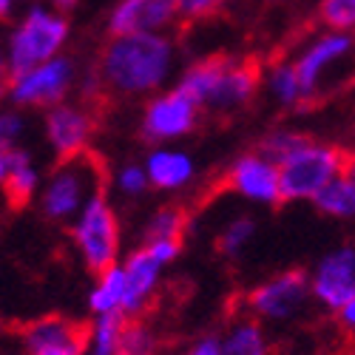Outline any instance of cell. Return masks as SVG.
Instances as JSON below:
<instances>
[{
    "label": "cell",
    "mask_w": 355,
    "mask_h": 355,
    "mask_svg": "<svg viewBox=\"0 0 355 355\" xmlns=\"http://www.w3.org/2000/svg\"><path fill=\"white\" fill-rule=\"evenodd\" d=\"M23 355H83L85 327L69 315H43L20 330Z\"/></svg>",
    "instance_id": "obj_15"
},
{
    "label": "cell",
    "mask_w": 355,
    "mask_h": 355,
    "mask_svg": "<svg viewBox=\"0 0 355 355\" xmlns=\"http://www.w3.org/2000/svg\"><path fill=\"white\" fill-rule=\"evenodd\" d=\"M307 139H310V134H304V131L276 128V131H270V134H264V139L259 142V151H261L264 157H270V159L279 165L284 157H290L295 148H302Z\"/></svg>",
    "instance_id": "obj_28"
},
{
    "label": "cell",
    "mask_w": 355,
    "mask_h": 355,
    "mask_svg": "<svg viewBox=\"0 0 355 355\" xmlns=\"http://www.w3.org/2000/svg\"><path fill=\"white\" fill-rule=\"evenodd\" d=\"M162 341L145 318H128V327L120 341V355H159Z\"/></svg>",
    "instance_id": "obj_26"
},
{
    "label": "cell",
    "mask_w": 355,
    "mask_h": 355,
    "mask_svg": "<svg viewBox=\"0 0 355 355\" xmlns=\"http://www.w3.org/2000/svg\"><path fill=\"white\" fill-rule=\"evenodd\" d=\"M222 355H270V336L264 330V321L253 315L233 318L219 333Z\"/></svg>",
    "instance_id": "obj_19"
},
{
    "label": "cell",
    "mask_w": 355,
    "mask_h": 355,
    "mask_svg": "<svg viewBox=\"0 0 355 355\" xmlns=\"http://www.w3.org/2000/svg\"><path fill=\"white\" fill-rule=\"evenodd\" d=\"M111 185L120 191V196H125V199H139V196H145L148 191H151L154 185H151V176H148V168H145V162L139 165V162H125V165H120L114 171V176H111Z\"/></svg>",
    "instance_id": "obj_27"
},
{
    "label": "cell",
    "mask_w": 355,
    "mask_h": 355,
    "mask_svg": "<svg viewBox=\"0 0 355 355\" xmlns=\"http://www.w3.org/2000/svg\"><path fill=\"white\" fill-rule=\"evenodd\" d=\"M145 168H148V176H151L154 191H162V193H176L188 188L196 173L193 159L185 151H180V148H168V145L151 148L145 157Z\"/></svg>",
    "instance_id": "obj_18"
},
{
    "label": "cell",
    "mask_w": 355,
    "mask_h": 355,
    "mask_svg": "<svg viewBox=\"0 0 355 355\" xmlns=\"http://www.w3.org/2000/svg\"><path fill=\"white\" fill-rule=\"evenodd\" d=\"M336 321L341 324V327L347 330V333H352L355 336V295H352V299L336 313Z\"/></svg>",
    "instance_id": "obj_33"
},
{
    "label": "cell",
    "mask_w": 355,
    "mask_h": 355,
    "mask_svg": "<svg viewBox=\"0 0 355 355\" xmlns=\"http://www.w3.org/2000/svg\"><path fill=\"white\" fill-rule=\"evenodd\" d=\"M349 154L338 145L307 139L290 157L279 162L282 202H313L321 188H327L341 173H347Z\"/></svg>",
    "instance_id": "obj_6"
},
{
    "label": "cell",
    "mask_w": 355,
    "mask_h": 355,
    "mask_svg": "<svg viewBox=\"0 0 355 355\" xmlns=\"http://www.w3.org/2000/svg\"><path fill=\"white\" fill-rule=\"evenodd\" d=\"M225 188L256 205H270V208L282 205L279 165L270 157H264L259 148L230 162V168L225 171Z\"/></svg>",
    "instance_id": "obj_14"
},
{
    "label": "cell",
    "mask_w": 355,
    "mask_h": 355,
    "mask_svg": "<svg viewBox=\"0 0 355 355\" xmlns=\"http://www.w3.org/2000/svg\"><path fill=\"white\" fill-rule=\"evenodd\" d=\"M253 236H256V219L253 216H236L219 230L216 253L222 259H239L248 250V245L253 242Z\"/></svg>",
    "instance_id": "obj_25"
},
{
    "label": "cell",
    "mask_w": 355,
    "mask_h": 355,
    "mask_svg": "<svg viewBox=\"0 0 355 355\" xmlns=\"http://www.w3.org/2000/svg\"><path fill=\"white\" fill-rule=\"evenodd\" d=\"M352 51H355V35L352 32L327 28V32L315 35L299 54L293 57L302 88H304V97H307V105L315 103L321 85H324V77H327L336 66H341Z\"/></svg>",
    "instance_id": "obj_11"
},
{
    "label": "cell",
    "mask_w": 355,
    "mask_h": 355,
    "mask_svg": "<svg viewBox=\"0 0 355 355\" xmlns=\"http://www.w3.org/2000/svg\"><path fill=\"white\" fill-rule=\"evenodd\" d=\"M313 302L310 273L304 270H282L270 279L259 282L248 295V315L264 324H290L299 318Z\"/></svg>",
    "instance_id": "obj_9"
},
{
    "label": "cell",
    "mask_w": 355,
    "mask_h": 355,
    "mask_svg": "<svg viewBox=\"0 0 355 355\" xmlns=\"http://www.w3.org/2000/svg\"><path fill=\"white\" fill-rule=\"evenodd\" d=\"M74 250L88 273H103L123 261V225L108 193H97L69 225Z\"/></svg>",
    "instance_id": "obj_5"
},
{
    "label": "cell",
    "mask_w": 355,
    "mask_h": 355,
    "mask_svg": "<svg viewBox=\"0 0 355 355\" xmlns=\"http://www.w3.org/2000/svg\"><path fill=\"white\" fill-rule=\"evenodd\" d=\"M0 182L12 208H26L43 191V176L23 145H0Z\"/></svg>",
    "instance_id": "obj_17"
},
{
    "label": "cell",
    "mask_w": 355,
    "mask_h": 355,
    "mask_svg": "<svg viewBox=\"0 0 355 355\" xmlns=\"http://www.w3.org/2000/svg\"><path fill=\"white\" fill-rule=\"evenodd\" d=\"M103 191H108V168L94 151H85L57 159L43 182L37 208L51 225H71L85 205Z\"/></svg>",
    "instance_id": "obj_4"
},
{
    "label": "cell",
    "mask_w": 355,
    "mask_h": 355,
    "mask_svg": "<svg viewBox=\"0 0 355 355\" xmlns=\"http://www.w3.org/2000/svg\"><path fill=\"white\" fill-rule=\"evenodd\" d=\"M310 205L330 219H355V185L347 173H341L327 188H321Z\"/></svg>",
    "instance_id": "obj_24"
},
{
    "label": "cell",
    "mask_w": 355,
    "mask_h": 355,
    "mask_svg": "<svg viewBox=\"0 0 355 355\" xmlns=\"http://www.w3.org/2000/svg\"><path fill=\"white\" fill-rule=\"evenodd\" d=\"M347 176H349V182L355 185V154H349V162H347Z\"/></svg>",
    "instance_id": "obj_36"
},
{
    "label": "cell",
    "mask_w": 355,
    "mask_h": 355,
    "mask_svg": "<svg viewBox=\"0 0 355 355\" xmlns=\"http://www.w3.org/2000/svg\"><path fill=\"white\" fill-rule=\"evenodd\" d=\"M264 83H268L270 97L282 108H287V111L307 108V97H304V88H302V80H299V71H295L293 60H276L264 71Z\"/></svg>",
    "instance_id": "obj_22"
},
{
    "label": "cell",
    "mask_w": 355,
    "mask_h": 355,
    "mask_svg": "<svg viewBox=\"0 0 355 355\" xmlns=\"http://www.w3.org/2000/svg\"><path fill=\"white\" fill-rule=\"evenodd\" d=\"M182 355H222L219 336H216V333H205V336L193 338V341H191V347H188Z\"/></svg>",
    "instance_id": "obj_32"
},
{
    "label": "cell",
    "mask_w": 355,
    "mask_h": 355,
    "mask_svg": "<svg viewBox=\"0 0 355 355\" xmlns=\"http://www.w3.org/2000/svg\"><path fill=\"white\" fill-rule=\"evenodd\" d=\"M173 3L182 20H205L222 6V0H173Z\"/></svg>",
    "instance_id": "obj_31"
},
{
    "label": "cell",
    "mask_w": 355,
    "mask_h": 355,
    "mask_svg": "<svg viewBox=\"0 0 355 355\" xmlns=\"http://www.w3.org/2000/svg\"><path fill=\"white\" fill-rule=\"evenodd\" d=\"M188 233V211L182 205H162L142 225V242H182Z\"/></svg>",
    "instance_id": "obj_23"
},
{
    "label": "cell",
    "mask_w": 355,
    "mask_h": 355,
    "mask_svg": "<svg viewBox=\"0 0 355 355\" xmlns=\"http://www.w3.org/2000/svg\"><path fill=\"white\" fill-rule=\"evenodd\" d=\"M313 302L327 310L338 313L355 295V248L341 245L330 253H324L310 273Z\"/></svg>",
    "instance_id": "obj_13"
},
{
    "label": "cell",
    "mask_w": 355,
    "mask_h": 355,
    "mask_svg": "<svg viewBox=\"0 0 355 355\" xmlns=\"http://www.w3.org/2000/svg\"><path fill=\"white\" fill-rule=\"evenodd\" d=\"M77 83V63L74 57L60 54L49 63H40L17 77L3 80V92L15 108H54L69 100L71 88Z\"/></svg>",
    "instance_id": "obj_8"
},
{
    "label": "cell",
    "mask_w": 355,
    "mask_h": 355,
    "mask_svg": "<svg viewBox=\"0 0 355 355\" xmlns=\"http://www.w3.org/2000/svg\"><path fill=\"white\" fill-rule=\"evenodd\" d=\"M180 9L173 0H120L108 15V35H168Z\"/></svg>",
    "instance_id": "obj_16"
},
{
    "label": "cell",
    "mask_w": 355,
    "mask_h": 355,
    "mask_svg": "<svg viewBox=\"0 0 355 355\" xmlns=\"http://www.w3.org/2000/svg\"><path fill=\"white\" fill-rule=\"evenodd\" d=\"M71 37L69 12H60L43 0L28 3L26 12L15 20L12 32L6 37L3 54V80L17 77L40 63H49L60 57Z\"/></svg>",
    "instance_id": "obj_3"
},
{
    "label": "cell",
    "mask_w": 355,
    "mask_h": 355,
    "mask_svg": "<svg viewBox=\"0 0 355 355\" xmlns=\"http://www.w3.org/2000/svg\"><path fill=\"white\" fill-rule=\"evenodd\" d=\"M180 256H182V242H139L131 253L123 256V270H125L123 313L128 318H142L151 310L165 270Z\"/></svg>",
    "instance_id": "obj_7"
},
{
    "label": "cell",
    "mask_w": 355,
    "mask_h": 355,
    "mask_svg": "<svg viewBox=\"0 0 355 355\" xmlns=\"http://www.w3.org/2000/svg\"><path fill=\"white\" fill-rule=\"evenodd\" d=\"M176 46L171 35H111L103 46L94 71L103 83V94L111 97H154L171 80Z\"/></svg>",
    "instance_id": "obj_1"
},
{
    "label": "cell",
    "mask_w": 355,
    "mask_h": 355,
    "mask_svg": "<svg viewBox=\"0 0 355 355\" xmlns=\"http://www.w3.org/2000/svg\"><path fill=\"white\" fill-rule=\"evenodd\" d=\"M85 307H88V313H92V318L94 315L123 313V307H125V270H123V261L94 276L92 287H88Z\"/></svg>",
    "instance_id": "obj_20"
},
{
    "label": "cell",
    "mask_w": 355,
    "mask_h": 355,
    "mask_svg": "<svg viewBox=\"0 0 355 355\" xmlns=\"http://www.w3.org/2000/svg\"><path fill=\"white\" fill-rule=\"evenodd\" d=\"M222 3H225V0H222Z\"/></svg>",
    "instance_id": "obj_37"
},
{
    "label": "cell",
    "mask_w": 355,
    "mask_h": 355,
    "mask_svg": "<svg viewBox=\"0 0 355 355\" xmlns=\"http://www.w3.org/2000/svg\"><path fill=\"white\" fill-rule=\"evenodd\" d=\"M128 327L125 313L94 315L85 324V352L83 355H120V341Z\"/></svg>",
    "instance_id": "obj_21"
},
{
    "label": "cell",
    "mask_w": 355,
    "mask_h": 355,
    "mask_svg": "<svg viewBox=\"0 0 355 355\" xmlns=\"http://www.w3.org/2000/svg\"><path fill=\"white\" fill-rule=\"evenodd\" d=\"M261 66L253 57H230L214 54L196 60L180 74V85L185 94L196 100L202 111L214 114H233L253 103L261 85Z\"/></svg>",
    "instance_id": "obj_2"
},
{
    "label": "cell",
    "mask_w": 355,
    "mask_h": 355,
    "mask_svg": "<svg viewBox=\"0 0 355 355\" xmlns=\"http://www.w3.org/2000/svg\"><path fill=\"white\" fill-rule=\"evenodd\" d=\"M43 3L54 6V9H60V12H71L77 6V0H43Z\"/></svg>",
    "instance_id": "obj_35"
},
{
    "label": "cell",
    "mask_w": 355,
    "mask_h": 355,
    "mask_svg": "<svg viewBox=\"0 0 355 355\" xmlns=\"http://www.w3.org/2000/svg\"><path fill=\"white\" fill-rule=\"evenodd\" d=\"M23 137H26L23 108H6L0 114V145H20Z\"/></svg>",
    "instance_id": "obj_30"
},
{
    "label": "cell",
    "mask_w": 355,
    "mask_h": 355,
    "mask_svg": "<svg viewBox=\"0 0 355 355\" xmlns=\"http://www.w3.org/2000/svg\"><path fill=\"white\" fill-rule=\"evenodd\" d=\"M199 105L180 85L148 97L139 116V139L151 145H165L191 134L199 123Z\"/></svg>",
    "instance_id": "obj_10"
},
{
    "label": "cell",
    "mask_w": 355,
    "mask_h": 355,
    "mask_svg": "<svg viewBox=\"0 0 355 355\" xmlns=\"http://www.w3.org/2000/svg\"><path fill=\"white\" fill-rule=\"evenodd\" d=\"M28 3H35V0H0V15H3V20H12L15 6H28Z\"/></svg>",
    "instance_id": "obj_34"
},
{
    "label": "cell",
    "mask_w": 355,
    "mask_h": 355,
    "mask_svg": "<svg viewBox=\"0 0 355 355\" xmlns=\"http://www.w3.org/2000/svg\"><path fill=\"white\" fill-rule=\"evenodd\" d=\"M318 20L336 32H355V0H321Z\"/></svg>",
    "instance_id": "obj_29"
},
{
    "label": "cell",
    "mask_w": 355,
    "mask_h": 355,
    "mask_svg": "<svg viewBox=\"0 0 355 355\" xmlns=\"http://www.w3.org/2000/svg\"><path fill=\"white\" fill-rule=\"evenodd\" d=\"M97 131V116L85 103H60L46 111L43 134L57 159H69L92 151V137Z\"/></svg>",
    "instance_id": "obj_12"
}]
</instances>
